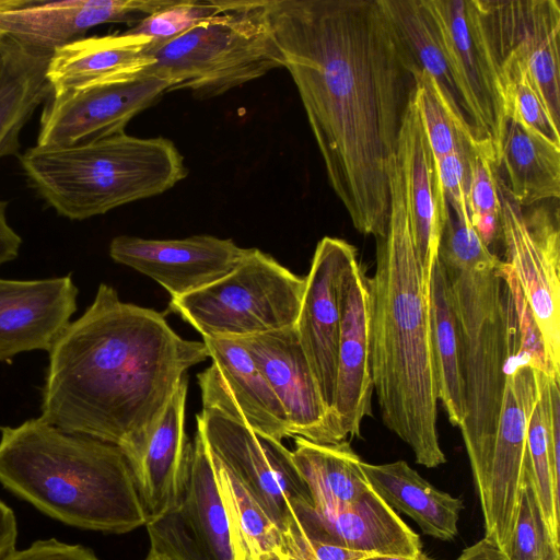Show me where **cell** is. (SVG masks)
Masks as SVG:
<instances>
[{
	"label": "cell",
	"instance_id": "277c9868",
	"mask_svg": "<svg viewBox=\"0 0 560 560\" xmlns=\"http://www.w3.org/2000/svg\"><path fill=\"white\" fill-rule=\"evenodd\" d=\"M438 260L458 325L464 380L459 427L475 486L486 472L511 358L518 349L508 266L482 242L470 219L448 208Z\"/></svg>",
	"mask_w": 560,
	"mask_h": 560
},
{
	"label": "cell",
	"instance_id": "4316f807",
	"mask_svg": "<svg viewBox=\"0 0 560 560\" xmlns=\"http://www.w3.org/2000/svg\"><path fill=\"white\" fill-rule=\"evenodd\" d=\"M151 39L122 33L83 37L50 57L47 79L51 96L133 77L150 65Z\"/></svg>",
	"mask_w": 560,
	"mask_h": 560
},
{
	"label": "cell",
	"instance_id": "9c48e42d",
	"mask_svg": "<svg viewBox=\"0 0 560 560\" xmlns=\"http://www.w3.org/2000/svg\"><path fill=\"white\" fill-rule=\"evenodd\" d=\"M196 420L210 455L240 481L287 541L298 527V512L314 505L292 452L212 410L202 409Z\"/></svg>",
	"mask_w": 560,
	"mask_h": 560
},
{
	"label": "cell",
	"instance_id": "d4e9b609",
	"mask_svg": "<svg viewBox=\"0 0 560 560\" xmlns=\"http://www.w3.org/2000/svg\"><path fill=\"white\" fill-rule=\"evenodd\" d=\"M373 382L370 366L369 292L366 277L355 261L346 275L332 412L347 440L360 436L372 415Z\"/></svg>",
	"mask_w": 560,
	"mask_h": 560
},
{
	"label": "cell",
	"instance_id": "7402d4cb",
	"mask_svg": "<svg viewBox=\"0 0 560 560\" xmlns=\"http://www.w3.org/2000/svg\"><path fill=\"white\" fill-rule=\"evenodd\" d=\"M381 4L413 73L427 74L457 131L475 151L489 154L497 162L492 144L459 88L425 0H381Z\"/></svg>",
	"mask_w": 560,
	"mask_h": 560
},
{
	"label": "cell",
	"instance_id": "8fae6325",
	"mask_svg": "<svg viewBox=\"0 0 560 560\" xmlns=\"http://www.w3.org/2000/svg\"><path fill=\"white\" fill-rule=\"evenodd\" d=\"M538 392L539 370L516 351L509 363L488 466L476 486L485 537L504 552L512 536L528 465L527 430Z\"/></svg>",
	"mask_w": 560,
	"mask_h": 560
},
{
	"label": "cell",
	"instance_id": "ac0fdd59",
	"mask_svg": "<svg viewBox=\"0 0 560 560\" xmlns=\"http://www.w3.org/2000/svg\"><path fill=\"white\" fill-rule=\"evenodd\" d=\"M211 364L197 375L202 409L282 441L291 438L283 407L236 338L202 337Z\"/></svg>",
	"mask_w": 560,
	"mask_h": 560
},
{
	"label": "cell",
	"instance_id": "74e56055",
	"mask_svg": "<svg viewBox=\"0 0 560 560\" xmlns=\"http://www.w3.org/2000/svg\"><path fill=\"white\" fill-rule=\"evenodd\" d=\"M228 3L229 0H173L126 32L149 37L148 47L160 46L220 13Z\"/></svg>",
	"mask_w": 560,
	"mask_h": 560
},
{
	"label": "cell",
	"instance_id": "ffe728a7",
	"mask_svg": "<svg viewBox=\"0 0 560 560\" xmlns=\"http://www.w3.org/2000/svg\"><path fill=\"white\" fill-rule=\"evenodd\" d=\"M173 0H0V32L35 49L54 54L95 26L136 25Z\"/></svg>",
	"mask_w": 560,
	"mask_h": 560
},
{
	"label": "cell",
	"instance_id": "bcb514c9",
	"mask_svg": "<svg viewBox=\"0 0 560 560\" xmlns=\"http://www.w3.org/2000/svg\"><path fill=\"white\" fill-rule=\"evenodd\" d=\"M546 560H560V552L551 555Z\"/></svg>",
	"mask_w": 560,
	"mask_h": 560
},
{
	"label": "cell",
	"instance_id": "484cf974",
	"mask_svg": "<svg viewBox=\"0 0 560 560\" xmlns=\"http://www.w3.org/2000/svg\"><path fill=\"white\" fill-rule=\"evenodd\" d=\"M187 392L186 374L147 436L132 447L121 448L147 522L170 509L178 494L188 443L184 429Z\"/></svg>",
	"mask_w": 560,
	"mask_h": 560
},
{
	"label": "cell",
	"instance_id": "d6986e66",
	"mask_svg": "<svg viewBox=\"0 0 560 560\" xmlns=\"http://www.w3.org/2000/svg\"><path fill=\"white\" fill-rule=\"evenodd\" d=\"M248 248L230 238L192 235L178 240H150L119 235L109 244V256L179 298L211 284L232 271Z\"/></svg>",
	"mask_w": 560,
	"mask_h": 560
},
{
	"label": "cell",
	"instance_id": "2e32d148",
	"mask_svg": "<svg viewBox=\"0 0 560 560\" xmlns=\"http://www.w3.org/2000/svg\"><path fill=\"white\" fill-rule=\"evenodd\" d=\"M355 261L357 248L345 240L325 236L317 243L294 325L323 399L331 411L343 283Z\"/></svg>",
	"mask_w": 560,
	"mask_h": 560
},
{
	"label": "cell",
	"instance_id": "1f68e13d",
	"mask_svg": "<svg viewBox=\"0 0 560 560\" xmlns=\"http://www.w3.org/2000/svg\"><path fill=\"white\" fill-rule=\"evenodd\" d=\"M430 339L438 400L452 425L464 419V380L457 319L447 277L436 260L429 293Z\"/></svg>",
	"mask_w": 560,
	"mask_h": 560
},
{
	"label": "cell",
	"instance_id": "7a4b0ae2",
	"mask_svg": "<svg viewBox=\"0 0 560 560\" xmlns=\"http://www.w3.org/2000/svg\"><path fill=\"white\" fill-rule=\"evenodd\" d=\"M49 353L40 419L65 432L129 448L153 428L187 371L209 358L163 314L122 302L101 283Z\"/></svg>",
	"mask_w": 560,
	"mask_h": 560
},
{
	"label": "cell",
	"instance_id": "8992f818",
	"mask_svg": "<svg viewBox=\"0 0 560 560\" xmlns=\"http://www.w3.org/2000/svg\"><path fill=\"white\" fill-rule=\"evenodd\" d=\"M19 158L31 186L70 220L161 195L188 173L172 140L125 131L69 147L36 144Z\"/></svg>",
	"mask_w": 560,
	"mask_h": 560
},
{
	"label": "cell",
	"instance_id": "5b68a950",
	"mask_svg": "<svg viewBox=\"0 0 560 560\" xmlns=\"http://www.w3.org/2000/svg\"><path fill=\"white\" fill-rule=\"evenodd\" d=\"M0 482L65 524L115 534L147 516L120 446L65 432L40 418L1 427Z\"/></svg>",
	"mask_w": 560,
	"mask_h": 560
},
{
	"label": "cell",
	"instance_id": "4fadbf2b",
	"mask_svg": "<svg viewBox=\"0 0 560 560\" xmlns=\"http://www.w3.org/2000/svg\"><path fill=\"white\" fill-rule=\"evenodd\" d=\"M500 72L527 71L547 113L560 122L558 0H478Z\"/></svg>",
	"mask_w": 560,
	"mask_h": 560
},
{
	"label": "cell",
	"instance_id": "44dd1931",
	"mask_svg": "<svg viewBox=\"0 0 560 560\" xmlns=\"http://www.w3.org/2000/svg\"><path fill=\"white\" fill-rule=\"evenodd\" d=\"M396 154L401 166L412 243L421 268L423 287L430 293L431 276L439 257L448 203L422 125L415 91L401 122Z\"/></svg>",
	"mask_w": 560,
	"mask_h": 560
},
{
	"label": "cell",
	"instance_id": "8d00e7d4",
	"mask_svg": "<svg viewBox=\"0 0 560 560\" xmlns=\"http://www.w3.org/2000/svg\"><path fill=\"white\" fill-rule=\"evenodd\" d=\"M506 118L551 144L560 148L559 126L547 113L526 70L501 71Z\"/></svg>",
	"mask_w": 560,
	"mask_h": 560
},
{
	"label": "cell",
	"instance_id": "ab89813d",
	"mask_svg": "<svg viewBox=\"0 0 560 560\" xmlns=\"http://www.w3.org/2000/svg\"><path fill=\"white\" fill-rule=\"evenodd\" d=\"M1 560H100L82 546L59 541L55 538L34 541L27 548L13 550Z\"/></svg>",
	"mask_w": 560,
	"mask_h": 560
},
{
	"label": "cell",
	"instance_id": "6da1fadb",
	"mask_svg": "<svg viewBox=\"0 0 560 560\" xmlns=\"http://www.w3.org/2000/svg\"><path fill=\"white\" fill-rule=\"evenodd\" d=\"M266 9L329 185L358 232L384 236L416 80L381 0H266Z\"/></svg>",
	"mask_w": 560,
	"mask_h": 560
},
{
	"label": "cell",
	"instance_id": "f35d334b",
	"mask_svg": "<svg viewBox=\"0 0 560 560\" xmlns=\"http://www.w3.org/2000/svg\"><path fill=\"white\" fill-rule=\"evenodd\" d=\"M413 77L416 102L435 161L452 153H460L466 160L472 148L455 128L429 78L423 72Z\"/></svg>",
	"mask_w": 560,
	"mask_h": 560
},
{
	"label": "cell",
	"instance_id": "ba28073f",
	"mask_svg": "<svg viewBox=\"0 0 560 560\" xmlns=\"http://www.w3.org/2000/svg\"><path fill=\"white\" fill-rule=\"evenodd\" d=\"M304 287L305 278L248 248L228 275L168 307L202 337L244 338L294 326Z\"/></svg>",
	"mask_w": 560,
	"mask_h": 560
},
{
	"label": "cell",
	"instance_id": "7dc6e473",
	"mask_svg": "<svg viewBox=\"0 0 560 560\" xmlns=\"http://www.w3.org/2000/svg\"><path fill=\"white\" fill-rule=\"evenodd\" d=\"M289 560H294V559H289Z\"/></svg>",
	"mask_w": 560,
	"mask_h": 560
},
{
	"label": "cell",
	"instance_id": "4dcf8cb0",
	"mask_svg": "<svg viewBox=\"0 0 560 560\" xmlns=\"http://www.w3.org/2000/svg\"><path fill=\"white\" fill-rule=\"evenodd\" d=\"M511 198L522 208L560 196V148L509 120L498 167Z\"/></svg>",
	"mask_w": 560,
	"mask_h": 560
},
{
	"label": "cell",
	"instance_id": "d6a6232c",
	"mask_svg": "<svg viewBox=\"0 0 560 560\" xmlns=\"http://www.w3.org/2000/svg\"><path fill=\"white\" fill-rule=\"evenodd\" d=\"M211 458L235 560H289V549L282 530L240 481L212 456Z\"/></svg>",
	"mask_w": 560,
	"mask_h": 560
},
{
	"label": "cell",
	"instance_id": "30bf717a",
	"mask_svg": "<svg viewBox=\"0 0 560 560\" xmlns=\"http://www.w3.org/2000/svg\"><path fill=\"white\" fill-rule=\"evenodd\" d=\"M504 260L513 270L541 335L550 366L560 376V229L556 206L523 211L497 173Z\"/></svg>",
	"mask_w": 560,
	"mask_h": 560
},
{
	"label": "cell",
	"instance_id": "c3c4849f",
	"mask_svg": "<svg viewBox=\"0 0 560 560\" xmlns=\"http://www.w3.org/2000/svg\"><path fill=\"white\" fill-rule=\"evenodd\" d=\"M0 35H2V33L0 32Z\"/></svg>",
	"mask_w": 560,
	"mask_h": 560
},
{
	"label": "cell",
	"instance_id": "d590c367",
	"mask_svg": "<svg viewBox=\"0 0 560 560\" xmlns=\"http://www.w3.org/2000/svg\"><path fill=\"white\" fill-rule=\"evenodd\" d=\"M559 552L560 549L551 542L536 495L528 460L516 520L505 553L510 560H546Z\"/></svg>",
	"mask_w": 560,
	"mask_h": 560
},
{
	"label": "cell",
	"instance_id": "836d02e7",
	"mask_svg": "<svg viewBox=\"0 0 560 560\" xmlns=\"http://www.w3.org/2000/svg\"><path fill=\"white\" fill-rule=\"evenodd\" d=\"M550 378L539 371L538 399L527 430L533 483L552 545L560 549V447L551 436Z\"/></svg>",
	"mask_w": 560,
	"mask_h": 560
},
{
	"label": "cell",
	"instance_id": "52a82bcc",
	"mask_svg": "<svg viewBox=\"0 0 560 560\" xmlns=\"http://www.w3.org/2000/svg\"><path fill=\"white\" fill-rule=\"evenodd\" d=\"M144 54L150 59L145 72L168 81L170 91L186 89L198 100L284 67L266 0H229L220 13Z\"/></svg>",
	"mask_w": 560,
	"mask_h": 560
},
{
	"label": "cell",
	"instance_id": "60d3db41",
	"mask_svg": "<svg viewBox=\"0 0 560 560\" xmlns=\"http://www.w3.org/2000/svg\"><path fill=\"white\" fill-rule=\"evenodd\" d=\"M8 202L0 200V266L15 259L22 244L20 235L7 220Z\"/></svg>",
	"mask_w": 560,
	"mask_h": 560
},
{
	"label": "cell",
	"instance_id": "f546056e",
	"mask_svg": "<svg viewBox=\"0 0 560 560\" xmlns=\"http://www.w3.org/2000/svg\"><path fill=\"white\" fill-rule=\"evenodd\" d=\"M294 439L292 458L316 510L343 509L372 490L361 468L362 459L348 440L318 444L300 436Z\"/></svg>",
	"mask_w": 560,
	"mask_h": 560
},
{
	"label": "cell",
	"instance_id": "3957f363",
	"mask_svg": "<svg viewBox=\"0 0 560 560\" xmlns=\"http://www.w3.org/2000/svg\"><path fill=\"white\" fill-rule=\"evenodd\" d=\"M390 212L376 238L369 292L370 366L384 424L435 468L446 462L438 435L429 293L415 252L397 154L389 166Z\"/></svg>",
	"mask_w": 560,
	"mask_h": 560
},
{
	"label": "cell",
	"instance_id": "83f0119b",
	"mask_svg": "<svg viewBox=\"0 0 560 560\" xmlns=\"http://www.w3.org/2000/svg\"><path fill=\"white\" fill-rule=\"evenodd\" d=\"M362 471L371 489L395 512L411 517L424 535L448 541L458 534L464 503L433 487L405 460L369 464Z\"/></svg>",
	"mask_w": 560,
	"mask_h": 560
},
{
	"label": "cell",
	"instance_id": "9a60e30c",
	"mask_svg": "<svg viewBox=\"0 0 560 560\" xmlns=\"http://www.w3.org/2000/svg\"><path fill=\"white\" fill-rule=\"evenodd\" d=\"M168 81L140 73L59 96H49L39 120L37 145L69 147L124 132L140 112L170 92Z\"/></svg>",
	"mask_w": 560,
	"mask_h": 560
},
{
	"label": "cell",
	"instance_id": "603a6c76",
	"mask_svg": "<svg viewBox=\"0 0 560 560\" xmlns=\"http://www.w3.org/2000/svg\"><path fill=\"white\" fill-rule=\"evenodd\" d=\"M296 521L287 546L291 538L302 536L371 555L415 558L422 553L420 537L373 490L336 511L306 506L298 512Z\"/></svg>",
	"mask_w": 560,
	"mask_h": 560
},
{
	"label": "cell",
	"instance_id": "b9f144b4",
	"mask_svg": "<svg viewBox=\"0 0 560 560\" xmlns=\"http://www.w3.org/2000/svg\"><path fill=\"white\" fill-rule=\"evenodd\" d=\"M18 523L13 511L0 500V560L15 550Z\"/></svg>",
	"mask_w": 560,
	"mask_h": 560
},
{
	"label": "cell",
	"instance_id": "e575fe53",
	"mask_svg": "<svg viewBox=\"0 0 560 560\" xmlns=\"http://www.w3.org/2000/svg\"><path fill=\"white\" fill-rule=\"evenodd\" d=\"M467 162L466 203L470 221L482 242L490 248L500 232V199L497 166L485 153L471 150Z\"/></svg>",
	"mask_w": 560,
	"mask_h": 560
},
{
	"label": "cell",
	"instance_id": "cb8c5ba5",
	"mask_svg": "<svg viewBox=\"0 0 560 560\" xmlns=\"http://www.w3.org/2000/svg\"><path fill=\"white\" fill-rule=\"evenodd\" d=\"M71 276L40 280L0 278V361L49 351L77 310Z\"/></svg>",
	"mask_w": 560,
	"mask_h": 560
},
{
	"label": "cell",
	"instance_id": "ee69618b",
	"mask_svg": "<svg viewBox=\"0 0 560 560\" xmlns=\"http://www.w3.org/2000/svg\"><path fill=\"white\" fill-rule=\"evenodd\" d=\"M361 560H434V559L428 557L427 555H424L422 552L420 556L415 557V558L375 555V556H371V557H368V558H364V559H361Z\"/></svg>",
	"mask_w": 560,
	"mask_h": 560
},
{
	"label": "cell",
	"instance_id": "f1b7e54d",
	"mask_svg": "<svg viewBox=\"0 0 560 560\" xmlns=\"http://www.w3.org/2000/svg\"><path fill=\"white\" fill-rule=\"evenodd\" d=\"M50 57L51 54L0 35V159L18 155L23 127L50 96Z\"/></svg>",
	"mask_w": 560,
	"mask_h": 560
},
{
	"label": "cell",
	"instance_id": "7bdbcfd3",
	"mask_svg": "<svg viewBox=\"0 0 560 560\" xmlns=\"http://www.w3.org/2000/svg\"><path fill=\"white\" fill-rule=\"evenodd\" d=\"M457 560H510V558L494 541L483 537L465 548Z\"/></svg>",
	"mask_w": 560,
	"mask_h": 560
},
{
	"label": "cell",
	"instance_id": "7c38bea8",
	"mask_svg": "<svg viewBox=\"0 0 560 560\" xmlns=\"http://www.w3.org/2000/svg\"><path fill=\"white\" fill-rule=\"evenodd\" d=\"M163 560H235L212 458L199 431L186 446L175 503L145 525Z\"/></svg>",
	"mask_w": 560,
	"mask_h": 560
},
{
	"label": "cell",
	"instance_id": "5bb4252c",
	"mask_svg": "<svg viewBox=\"0 0 560 560\" xmlns=\"http://www.w3.org/2000/svg\"><path fill=\"white\" fill-rule=\"evenodd\" d=\"M425 4L459 88L499 164L508 122L504 90L478 0H425Z\"/></svg>",
	"mask_w": 560,
	"mask_h": 560
},
{
	"label": "cell",
	"instance_id": "e0dca14e",
	"mask_svg": "<svg viewBox=\"0 0 560 560\" xmlns=\"http://www.w3.org/2000/svg\"><path fill=\"white\" fill-rule=\"evenodd\" d=\"M236 339L279 399L293 438L318 444L347 441L323 399L294 326Z\"/></svg>",
	"mask_w": 560,
	"mask_h": 560
},
{
	"label": "cell",
	"instance_id": "f6af8a7d",
	"mask_svg": "<svg viewBox=\"0 0 560 560\" xmlns=\"http://www.w3.org/2000/svg\"><path fill=\"white\" fill-rule=\"evenodd\" d=\"M144 560H163L160 557L155 556L152 552H149L148 557Z\"/></svg>",
	"mask_w": 560,
	"mask_h": 560
}]
</instances>
